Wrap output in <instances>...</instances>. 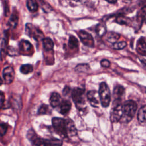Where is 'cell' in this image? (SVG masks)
Segmentation results:
<instances>
[{
    "label": "cell",
    "instance_id": "cell-1",
    "mask_svg": "<svg viewBox=\"0 0 146 146\" xmlns=\"http://www.w3.org/2000/svg\"><path fill=\"white\" fill-rule=\"evenodd\" d=\"M71 95L78 110L84 111L86 108L84 98V90L78 87L74 88L72 91Z\"/></svg>",
    "mask_w": 146,
    "mask_h": 146
},
{
    "label": "cell",
    "instance_id": "cell-2",
    "mask_svg": "<svg viewBox=\"0 0 146 146\" xmlns=\"http://www.w3.org/2000/svg\"><path fill=\"white\" fill-rule=\"evenodd\" d=\"M99 96L101 104L104 107L109 106L111 102V92L105 82H102L99 85Z\"/></svg>",
    "mask_w": 146,
    "mask_h": 146
},
{
    "label": "cell",
    "instance_id": "cell-3",
    "mask_svg": "<svg viewBox=\"0 0 146 146\" xmlns=\"http://www.w3.org/2000/svg\"><path fill=\"white\" fill-rule=\"evenodd\" d=\"M136 110L137 104L132 100L126 101L123 105V116L127 122L131 121L134 117Z\"/></svg>",
    "mask_w": 146,
    "mask_h": 146
},
{
    "label": "cell",
    "instance_id": "cell-4",
    "mask_svg": "<svg viewBox=\"0 0 146 146\" xmlns=\"http://www.w3.org/2000/svg\"><path fill=\"white\" fill-rule=\"evenodd\" d=\"M52 124L55 132L63 137H67V123L66 119L60 117H54L52 119Z\"/></svg>",
    "mask_w": 146,
    "mask_h": 146
},
{
    "label": "cell",
    "instance_id": "cell-5",
    "mask_svg": "<svg viewBox=\"0 0 146 146\" xmlns=\"http://www.w3.org/2000/svg\"><path fill=\"white\" fill-rule=\"evenodd\" d=\"M123 116V105L120 99H116L112 105L111 112V120L113 123L119 121Z\"/></svg>",
    "mask_w": 146,
    "mask_h": 146
},
{
    "label": "cell",
    "instance_id": "cell-6",
    "mask_svg": "<svg viewBox=\"0 0 146 146\" xmlns=\"http://www.w3.org/2000/svg\"><path fill=\"white\" fill-rule=\"evenodd\" d=\"M25 29L26 34L30 37H32L35 40L42 39L43 36L42 32L38 28L36 27L31 23H27L26 25Z\"/></svg>",
    "mask_w": 146,
    "mask_h": 146
},
{
    "label": "cell",
    "instance_id": "cell-7",
    "mask_svg": "<svg viewBox=\"0 0 146 146\" xmlns=\"http://www.w3.org/2000/svg\"><path fill=\"white\" fill-rule=\"evenodd\" d=\"M79 36L81 42L86 46L92 47L94 46V40L92 35L84 30H80L79 32Z\"/></svg>",
    "mask_w": 146,
    "mask_h": 146
},
{
    "label": "cell",
    "instance_id": "cell-8",
    "mask_svg": "<svg viewBox=\"0 0 146 146\" xmlns=\"http://www.w3.org/2000/svg\"><path fill=\"white\" fill-rule=\"evenodd\" d=\"M2 75L5 82L7 84L11 83L14 79V71L13 67L8 66L5 67L2 72Z\"/></svg>",
    "mask_w": 146,
    "mask_h": 146
},
{
    "label": "cell",
    "instance_id": "cell-9",
    "mask_svg": "<svg viewBox=\"0 0 146 146\" xmlns=\"http://www.w3.org/2000/svg\"><path fill=\"white\" fill-rule=\"evenodd\" d=\"M87 96L90 104L93 107H97L99 103V100H100L99 93L95 90H91L88 91Z\"/></svg>",
    "mask_w": 146,
    "mask_h": 146
},
{
    "label": "cell",
    "instance_id": "cell-10",
    "mask_svg": "<svg viewBox=\"0 0 146 146\" xmlns=\"http://www.w3.org/2000/svg\"><path fill=\"white\" fill-rule=\"evenodd\" d=\"M136 51L137 52L144 56H146V38L141 37L136 43Z\"/></svg>",
    "mask_w": 146,
    "mask_h": 146
},
{
    "label": "cell",
    "instance_id": "cell-11",
    "mask_svg": "<svg viewBox=\"0 0 146 146\" xmlns=\"http://www.w3.org/2000/svg\"><path fill=\"white\" fill-rule=\"evenodd\" d=\"M67 123V132L68 137H73L76 135L77 131L75 127V125L72 121L70 119H66Z\"/></svg>",
    "mask_w": 146,
    "mask_h": 146
},
{
    "label": "cell",
    "instance_id": "cell-12",
    "mask_svg": "<svg viewBox=\"0 0 146 146\" xmlns=\"http://www.w3.org/2000/svg\"><path fill=\"white\" fill-rule=\"evenodd\" d=\"M139 123L143 126H146V105L141 107L137 115Z\"/></svg>",
    "mask_w": 146,
    "mask_h": 146
},
{
    "label": "cell",
    "instance_id": "cell-13",
    "mask_svg": "<svg viewBox=\"0 0 146 146\" xmlns=\"http://www.w3.org/2000/svg\"><path fill=\"white\" fill-rule=\"evenodd\" d=\"M61 102L62 98L58 93L53 92L51 94L50 98V103L52 107H56L59 106Z\"/></svg>",
    "mask_w": 146,
    "mask_h": 146
},
{
    "label": "cell",
    "instance_id": "cell-14",
    "mask_svg": "<svg viewBox=\"0 0 146 146\" xmlns=\"http://www.w3.org/2000/svg\"><path fill=\"white\" fill-rule=\"evenodd\" d=\"M59 106L60 113L65 115L69 112L71 107V103L68 100H64L61 102Z\"/></svg>",
    "mask_w": 146,
    "mask_h": 146
},
{
    "label": "cell",
    "instance_id": "cell-15",
    "mask_svg": "<svg viewBox=\"0 0 146 146\" xmlns=\"http://www.w3.org/2000/svg\"><path fill=\"white\" fill-rule=\"evenodd\" d=\"M19 47L20 51L24 53H26L27 51H30L32 48V45L31 43L26 40H22L19 42Z\"/></svg>",
    "mask_w": 146,
    "mask_h": 146
},
{
    "label": "cell",
    "instance_id": "cell-16",
    "mask_svg": "<svg viewBox=\"0 0 146 146\" xmlns=\"http://www.w3.org/2000/svg\"><path fill=\"white\" fill-rule=\"evenodd\" d=\"M124 88L120 85H117L113 90V96L115 99H120L124 93Z\"/></svg>",
    "mask_w": 146,
    "mask_h": 146
},
{
    "label": "cell",
    "instance_id": "cell-17",
    "mask_svg": "<svg viewBox=\"0 0 146 146\" xmlns=\"http://www.w3.org/2000/svg\"><path fill=\"white\" fill-rule=\"evenodd\" d=\"M137 21L141 23H146V6H144L138 13Z\"/></svg>",
    "mask_w": 146,
    "mask_h": 146
},
{
    "label": "cell",
    "instance_id": "cell-18",
    "mask_svg": "<svg viewBox=\"0 0 146 146\" xmlns=\"http://www.w3.org/2000/svg\"><path fill=\"white\" fill-rule=\"evenodd\" d=\"M43 47L46 51L51 50L54 47V42L50 38H44L42 40Z\"/></svg>",
    "mask_w": 146,
    "mask_h": 146
},
{
    "label": "cell",
    "instance_id": "cell-19",
    "mask_svg": "<svg viewBox=\"0 0 146 146\" xmlns=\"http://www.w3.org/2000/svg\"><path fill=\"white\" fill-rule=\"evenodd\" d=\"M27 7L31 12H35L38 9V4L36 0H27Z\"/></svg>",
    "mask_w": 146,
    "mask_h": 146
},
{
    "label": "cell",
    "instance_id": "cell-20",
    "mask_svg": "<svg viewBox=\"0 0 146 146\" xmlns=\"http://www.w3.org/2000/svg\"><path fill=\"white\" fill-rule=\"evenodd\" d=\"M79 43L78 39L74 36L70 35L68 40V46L71 49H75L78 47Z\"/></svg>",
    "mask_w": 146,
    "mask_h": 146
},
{
    "label": "cell",
    "instance_id": "cell-21",
    "mask_svg": "<svg viewBox=\"0 0 146 146\" xmlns=\"http://www.w3.org/2000/svg\"><path fill=\"white\" fill-rule=\"evenodd\" d=\"M119 38H120V35L118 34L113 32H111L107 34V39L108 42L114 43L117 42V40L119 39Z\"/></svg>",
    "mask_w": 146,
    "mask_h": 146
},
{
    "label": "cell",
    "instance_id": "cell-22",
    "mask_svg": "<svg viewBox=\"0 0 146 146\" xmlns=\"http://www.w3.org/2000/svg\"><path fill=\"white\" fill-rule=\"evenodd\" d=\"M18 17L17 15L13 13L11 15V17L9 20L8 23H9V25L11 27L15 28L18 24Z\"/></svg>",
    "mask_w": 146,
    "mask_h": 146
},
{
    "label": "cell",
    "instance_id": "cell-23",
    "mask_svg": "<svg viewBox=\"0 0 146 146\" xmlns=\"http://www.w3.org/2000/svg\"><path fill=\"white\" fill-rule=\"evenodd\" d=\"M33 71V67L32 65L30 64H26L22 65L20 67V71L23 74H27Z\"/></svg>",
    "mask_w": 146,
    "mask_h": 146
},
{
    "label": "cell",
    "instance_id": "cell-24",
    "mask_svg": "<svg viewBox=\"0 0 146 146\" xmlns=\"http://www.w3.org/2000/svg\"><path fill=\"white\" fill-rule=\"evenodd\" d=\"M90 68L89 66L87 64H80L75 67V71L79 72H87Z\"/></svg>",
    "mask_w": 146,
    "mask_h": 146
},
{
    "label": "cell",
    "instance_id": "cell-25",
    "mask_svg": "<svg viewBox=\"0 0 146 146\" xmlns=\"http://www.w3.org/2000/svg\"><path fill=\"white\" fill-rule=\"evenodd\" d=\"M127 46V43L125 41L121 42H116L114 43L112 45L113 48L115 50H121Z\"/></svg>",
    "mask_w": 146,
    "mask_h": 146
},
{
    "label": "cell",
    "instance_id": "cell-26",
    "mask_svg": "<svg viewBox=\"0 0 146 146\" xmlns=\"http://www.w3.org/2000/svg\"><path fill=\"white\" fill-rule=\"evenodd\" d=\"M116 22L120 24L128 25L130 23V19L128 18L125 17L122 15H120L116 18Z\"/></svg>",
    "mask_w": 146,
    "mask_h": 146
},
{
    "label": "cell",
    "instance_id": "cell-27",
    "mask_svg": "<svg viewBox=\"0 0 146 146\" xmlns=\"http://www.w3.org/2000/svg\"><path fill=\"white\" fill-rule=\"evenodd\" d=\"M8 128V125L0 120V135L3 136L6 134Z\"/></svg>",
    "mask_w": 146,
    "mask_h": 146
},
{
    "label": "cell",
    "instance_id": "cell-28",
    "mask_svg": "<svg viewBox=\"0 0 146 146\" xmlns=\"http://www.w3.org/2000/svg\"><path fill=\"white\" fill-rule=\"evenodd\" d=\"M96 33L99 35L102 36L106 33V28L103 25L100 24L97 26V27L96 28Z\"/></svg>",
    "mask_w": 146,
    "mask_h": 146
},
{
    "label": "cell",
    "instance_id": "cell-29",
    "mask_svg": "<svg viewBox=\"0 0 146 146\" xmlns=\"http://www.w3.org/2000/svg\"><path fill=\"white\" fill-rule=\"evenodd\" d=\"M48 110V107L46 104H42L38 110V113L39 114H45L47 113V111Z\"/></svg>",
    "mask_w": 146,
    "mask_h": 146
},
{
    "label": "cell",
    "instance_id": "cell-30",
    "mask_svg": "<svg viewBox=\"0 0 146 146\" xmlns=\"http://www.w3.org/2000/svg\"><path fill=\"white\" fill-rule=\"evenodd\" d=\"M5 99V97L3 92H0V110L3 107L4 105Z\"/></svg>",
    "mask_w": 146,
    "mask_h": 146
},
{
    "label": "cell",
    "instance_id": "cell-31",
    "mask_svg": "<svg viewBox=\"0 0 146 146\" xmlns=\"http://www.w3.org/2000/svg\"><path fill=\"white\" fill-rule=\"evenodd\" d=\"M100 64L103 67L108 68L110 66V62L107 59H103L100 62Z\"/></svg>",
    "mask_w": 146,
    "mask_h": 146
},
{
    "label": "cell",
    "instance_id": "cell-32",
    "mask_svg": "<svg viewBox=\"0 0 146 146\" xmlns=\"http://www.w3.org/2000/svg\"><path fill=\"white\" fill-rule=\"evenodd\" d=\"M70 90H71V89H70V88L69 87L66 86V87H64V88L63 89V95H67V94L70 92Z\"/></svg>",
    "mask_w": 146,
    "mask_h": 146
},
{
    "label": "cell",
    "instance_id": "cell-33",
    "mask_svg": "<svg viewBox=\"0 0 146 146\" xmlns=\"http://www.w3.org/2000/svg\"><path fill=\"white\" fill-rule=\"evenodd\" d=\"M70 2L74 3H77V4H81L84 2H85L87 0H70Z\"/></svg>",
    "mask_w": 146,
    "mask_h": 146
},
{
    "label": "cell",
    "instance_id": "cell-34",
    "mask_svg": "<svg viewBox=\"0 0 146 146\" xmlns=\"http://www.w3.org/2000/svg\"><path fill=\"white\" fill-rule=\"evenodd\" d=\"M106 1H107L108 2H110V3H115L117 1V0H106Z\"/></svg>",
    "mask_w": 146,
    "mask_h": 146
},
{
    "label": "cell",
    "instance_id": "cell-35",
    "mask_svg": "<svg viewBox=\"0 0 146 146\" xmlns=\"http://www.w3.org/2000/svg\"><path fill=\"white\" fill-rule=\"evenodd\" d=\"M131 1H132V0H123V1H124V2H126V3L130 2Z\"/></svg>",
    "mask_w": 146,
    "mask_h": 146
},
{
    "label": "cell",
    "instance_id": "cell-36",
    "mask_svg": "<svg viewBox=\"0 0 146 146\" xmlns=\"http://www.w3.org/2000/svg\"><path fill=\"white\" fill-rule=\"evenodd\" d=\"M2 83H3V80H2V79H1V78L0 77V86L2 85Z\"/></svg>",
    "mask_w": 146,
    "mask_h": 146
},
{
    "label": "cell",
    "instance_id": "cell-37",
    "mask_svg": "<svg viewBox=\"0 0 146 146\" xmlns=\"http://www.w3.org/2000/svg\"><path fill=\"white\" fill-rule=\"evenodd\" d=\"M142 62V63H144L145 65H146V61L145 60H143V61H141Z\"/></svg>",
    "mask_w": 146,
    "mask_h": 146
}]
</instances>
